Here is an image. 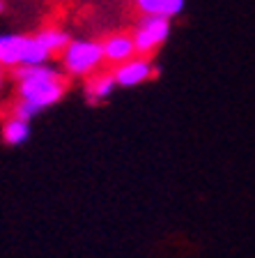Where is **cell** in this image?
Masks as SVG:
<instances>
[{
    "label": "cell",
    "instance_id": "8992f818",
    "mask_svg": "<svg viewBox=\"0 0 255 258\" xmlns=\"http://www.w3.org/2000/svg\"><path fill=\"white\" fill-rule=\"evenodd\" d=\"M101 48H104V60L108 62H124V60L133 58L136 55V44H133V37L127 35V32H117V35H111L101 42Z\"/></svg>",
    "mask_w": 255,
    "mask_h": 258
},
{
    "label": "cell",
    "instance_id": "5b68a950",
    "mask_svg": "<svg viewBox=\"0 0 255 258\" xmlns=\"http://www.w3.org/2000/svg\"><path fill=\"white\" fill-rule=\"evenodd\" d=\"M154 74H159L154 64L147 60V55H133V58L124 60V62L117 64V70L113 72L115 76V83L117 86H124V88H131V86H138L143 81L152 79Z\"/></svg>",
    "mask_w": 255,
    "mask_h": 258
},
{
    "label": "cell",
    "instance_id": "9c48e42d",
    "mask_svg": "<svg viewBox=\"0 0 255 258\" xmlns=\"http://www.w3.org/2000/svg\"><path fill=\"white\" fill-rule=\"evenodd\" d=\"M28 136H30V124H28V120L12 118V120H7L5 127H3V141H5L7 145H21L28 141Z\"/></svg>",
    "mask_w": 255,
    "mask_h": 258
},
{
    "label": "cell",
    "instance_id": "277c9868",
    "mask_svg": "<svg viewBox=\"0 0 255 258\" xmlns=\"http://www.w3.org/2000/svg\"><path fill=\"white\" fill-rule=\"evenodd\" d=\"M170 35V19L159 14H145L138 28L133 30V44H136V53L149 55L168 39Z\"/></svg>",
    "mask_w": 255,
    "mask_h": 258
},
{
    "label": "cell",
    "instance_id": "7a4b0ae2",
    "mask_svg": "<svg viewBox=\"0 0 255 258\" xmlns=\"http://www.w3.org/2000/svg\"><path fill=\"white\" fill-rule=\"evenodd\" d=\"M51 58L37 35H19L5 32L0 35V64L3 67H19V64H44Z\"/></svg>",
    "mask_w": 255,
    "mask_h": 258
},
{
    "label": "cell",
    "instance_id": "8fae6325",
    "mask_svg": "<svg viewBox=\"0 0 255 258\" xmlns=\"http://www.w3.org/2000/svg\"><path fill=\"white\" fill-rule=\"evenodd\" d=\"M3 81H5V72H3V64H0V88H3Z\"/></svg>",
    "mask_w": 255,
    "mask_h": 258
},
{
    "label": "cell",
    "instance_id": "3957f363",
    "mask_svg": "<svg viewBox=\"0 0 255 258\" xmlns=\"http://www.w3.org/2000/svg\"><path fill=\"white\" fill-rule=\"evenodd\" d=\"M62 62H64V70L69 72L71 76L95 74L99 70V64L104 62L101 42H95V39H74L62 51Z\"/></svg>",
    "mask_w": 255,
    "mask_h": 258
},
{
    "label": "cell",
    "instance_id": "30bf717a",
    "mask_svg": "<svg viewBox=\"0 0 255 258\" xmlns=\"http://www.w3.org/2000/svg\"><path fill=\"white\" fill-rule=\"evenodd\" d=\"M37 39L46 46V51L51 55L53 53H62L64 48H67V44L71 42L69 39V35L64 30H58V28H46V30H42V32H37Z\"/></svg>",
    "mask_w": 255,
    "mask_h": 258
},
{
    "label": "cell",
    "instance_id": "6da1fadb",
    "mask_svg": "<svg viewBox=\"0 0 255 258\" xmlns=\"http://www.w3.org/2000/svg\"><path fill=\"white\" fill-rule=\"evenodd\" d=\"M14 76L19 81V104L14 108V118L30 122L32 115L60 102L67 92V79L53 67L44 64H19L14 67Z\"/></svg>",
    "mask_w": 255,
    "mask_h": 258
},
{
    "label": "cell",
    "instance_id": "52a82bcc",
    "mask_svg": "<svg viewBox=\"0 0 255 258\" xmlns=\"http://www.w3.org/2000/svg\"><path fill=\"white\" fill-rule=\"evenodd\" d=\"M136 5L143 14H159L173 19L184 10V0H136Z\"/></svg>",
    "mask_w": 255,
    "mask_h": 258
},
{
    "label": "cell",
    "instance_id": "ba28073f",
    "mask_svg": "<svg viewBox=\"0 0 255 258\" xmlns=\"http://www.w3.org/2000/svg\"><path fill=\"white\" fill-rule=\"evenodd\" d=\"M115 76L113 74H90L88 79V86H85V92L90 97L92 102H99V99H106L111 97L113 88H115Z\"/></svg>",
    "mask_w": 255,
    "mask_h": 258
},
{
    "label": "cell",
    "instance_id": "7c38bea8",
    "mask_svg": "<svg viewBox=\"0 0 255 258\" xmlns=\"http://www.w3.org/2000/svg\"><path fill=\"white\" fill-rule=\"evenodd\" d=\"M0 12H3V0H0Z\"/></svg>",
    "mask_w": 255,
    "mask_h": 258
}]
</instances>
